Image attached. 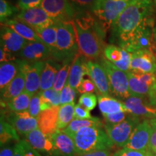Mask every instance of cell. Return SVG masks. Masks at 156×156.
<instances>
[{
  "mask_svg": "<svg viewBox=\"0 0 156 156\" xmlns=\"http://www.w3.org/2000/svg\"><path fill=\"white\" fill-rule=\"evenodd\" d=\"M79 52L90 59L101 57L106 45V30L89 12H77L73 20Z\"/></svg>",
  "mask_w": 156,
  "mask_h": 156,
  "instance_id": "obj_1",
  "label": "cell"
},
{
  "mask_svg": "<svg viewBox=\"0 0 156 156\" xmlns=\"http://www.w3.org/2000/svg\"><path fill=\"white\" fill-rule=\"evenodd\" d=\"M152 15H153L152 0H132L112 25L111 40L115 41L119 37L129 34Z\"/></svg>",
  "mask_w": 156,
  "mask_h": 156,
  "instance_id": "obj_2",
  "label": "cell"
},
{
  "mask_svg": "<svg viewBox=\"0 0 156 156\" xmlns=\"http://www.w3.org/2000/svg\"><path fill=\"white\" fill-rule=\"evenodd\" d=\"M154 22L153 15L150 16L131 33L119 37L115 41L118 43L119 47L131 54L140 50L153 52L156 50L153 35Z\"/></svg>",
  "mask_w": 156,
  "mask_h": 156,
  "instance_id": "obj_3",
  "label": "cell"
},
{
  "mask_svg": "<svg viewBox=\"0 0 156 156\" xmlns=\"http://www.w3.org/2000/svg\"><path fill=\"white\" fill-rule=\"evenodd\" d=\"M57 28L56 48L52 57L56 61H73L79 53L73 21H55Z\"/></svg>",
  "mask_w": 156,
  "mask_h": 156,
  "instance_id": "obj_4",
  "label": "cell"
},
{
  "mask_svg": "<svg viewBox=\"0 0 156 156\" xmlns=\"http://www.w3.org/2000/svg\"><path fill=\"white\" fill-rule=\"evenodd\" d=\"M73 139L77 155L95 151L109 150L114 145L105 130L99 126L83 128Z\"/></svg>",
  "mask_w": 156,
  "mask_h": 156,
  "instance_id": "obj_5",
  "label": "cell"
},
{
  "mask_svg": "<svg viewBox=\"0 0 156 156\" xmlns=\"http://www.w3.org/2000/svg\"><path fill=\"white\" fill-rule=\"evenodd\" d=\"M132 1L95 0L91 11L107 30L112 28L119 15Z\"/></svg>",
  "mask_w": 156,
  "mask_h": 156,
  "instance_id": "obj_6",
  "label": "cell"
},
{
  "mask_svg": "<svg viewBox=\"0 0 156 156\" xmlns=\"http://www.w3.org/2000/svg\"><path fill=\"white\" fill-rule=\"evenodd\" d=\"M99 61L108 75L110 93L122 100H126L131 97L127 73L115 67L104 56L101 57Z\"/></svg>",
  "mask_w": 156,
  "mask_h": 156,
  "instance_id": "obj_7",
  "label": "cell"
},
{
  "mask_svg": "<svg viewBox=\"0 0 156 156\" xmlns=\"http://www.w3.org/2000/svg\"><path fill=\"white\" fill-rule=\"evenodd\" d=\"M140 118L129 114L126 119L116 124H104V130L114 145L124 147L136 126L140 124Z\"/></svg>",
  "mask_w": 156,
  "mask_h": 156,
  "instance_id": "obj_8",
  "label": "cell"
},
{
  "mask_svg": "<svg viewBox=\"0 0 156 156\" xmlns=\"http://www.w3.org/2000/svg\"><path fill=\"white\" fill-rule=\"evenodd\" d=\"M19 69L25 77V90L31 96L38 93L40 90L41 75L44 69L45 61L29 62L25 60L17 62Z\"/></svg>",
  "mask_w": 156,
  "mask_h": 156,
  "instance_id": "obj_9",
  "label": "cell"
},
{
  "mask_svg": "<svg viewBox=\"0 0 156 156\" xmlns=\"http://www.w3.org/2000/svg\"><path fill=\"white\" fill-rule=\"evenodd\" d=\"M40 6L54 21H73L77 14L69 0H42Z\"/></svg>",
  "mask_w": 156,
  "mask_h": 156,
  "instance_id": "obj_10",
  "label": "cell"
},
{
  "mask_svg": "<svg viewBox=\"0 0 156 156\" xmlns=\"http://www.w3.org/2000/svg\"><path fill=\"white\" fill-rule=\"evenodd\" d=\"M15 18L26 24L34 30L46 28L55 24V21L48 16L41 6L21 10Z\"/></svg>",
  "mask_w": 156,
  "mask_h": 156,
  "instance_id": "obj_11",
  "label": "cell"
},
{
  "mask_svg": "<svg viewBox=\"0 0 156 156\" xmlns=\"http://www.w3.org/2000/svg\"><path fill=\"white\" fill-rule=\"evenodd\" d=\"M151 133L152 128L149 119L142 121L134 129L124 147L134 151H147Z\"/></svg>",
  "mask_w": 156,
  "mask_h": 156,
  "instance_id": "obj_12",
  "label": "cell"
},
{
  "mask_svg": "<svg viewBox=\"0 0 156 156\" xmlns=\"http://www.w3.org/2000/svg\"><path fill=\"white\" fill-rule=\"evenodd\" d=\"M5 120L16 129L17 133L25 136L38 128L37 118L31 116L28 111L8 113Z\"/></svg>",
  "mask_w": 156,
  "mask_h": 156,
  "instance_id": "obj_13",
  "label": "cell"
},
{
  "mask_svg": "<svg viewBox=\"0 0 156 156\" xmlns=\"http://www.w3.org/2000/svg\"><path fill=\"white\" fill-rule=\"evenodd\" d=\"M128 113L137 117L151 119H156V106L152 105L145 98L131 96L124 102Z\"/></svg>",
  "mask_w": 156,
  "mask_h": 156,
  "instance_id": "obj_14",
  "label": "cell"
},
{
  "mask_svg": "<svg viewBox=\"0 0 156 156\" xmlns=\"http://www.w3.org/2000/svg\"><path fill=\"white\" fill-rule=\"evenodd\" d=\"M87 75L90 76L96 86L98 95L103 96L110 95V87L107 73L104 68L99 62H95L92 60L87 62Z\"/></svg>",
  "mask_w": 156,
  "mask_h": 156,
  "instance_id": "obj_15",
  "label": "cell"
},
{
  "mask_svg": "<svg viewBox=\"0 0 156 156\" xmlns=\"http://www.w3.org/2000/svg\"><path fill=\"white\" fill-rule=\"evenodd\" d=\"M129 70L142 73H156V58L150 50H140L132 53Z\"/></svg>",
  "mask_w": 156,
  "mask_h": 156,
  "instance_id": "obj_16",
  "label": "cell"
},
{
  "mask_svg": "<svg viewBox=\"0 0 156 156\" xmlns=\"http://www.w3.org/2000/svg\"><path fill=\"white\" fill-rule=\"evenodd\" d=\"M20 57L29 62L46 61L52 57L50 48L44 43L29 41L20 51Z\"/></svg>",
  "mask_w": 156,
  "mask_h": 156,
  "instance_id": "obj_17",
  "label": "cell"
},
{
  "mask_svg": "<svg viewBox=\"0 0 156 156\" xmlns=\"http://www.w3.org/2000/svg\"><path fill=\"white\" fill-rule=\"evenodd\" d=\"M104 57L115 67L124 72L129 71L132 54L114 44L108 45L103 51Z\"/></svg>",
  "mask_w": 156,
  "mask_h": 156,
  "instance_id": "obj_18",
  "label": "cell"
},
{
  "mask_svg": "<svg viewBox=\"0 0 156 156\" xmlns=\"http://www.w3.org/2000/svg\"><path fill=\"white\" fill-rule=\"evenodd\" d=\"M28 42L10 28L1 25V48L6 51L20 52Z\"/></svg>",
  "mask_w": 156,
  "mask_h": 156,
  "instance_id": "obj_19",
  "label": "cell"
},
{
  "mask_svg": "<svg viewBox=\"0 0 156 156\" xmlns=\"http://www.w3.org/2000/svg\"><path fill=\"white\" fill-rule=\"evenodd\" d=\"M86 57L79 52L73 58L67 84L77 92L78 87L83 80V77L87 75Z\"/></svg>",
  "mask_w": 156,
  "mask_h": 156,
  "instance_id": "obj_20",
  "label": "cell"
},
{
  "mask_svg": "<svg viewBox=\"0 0 156 156\" xmlns=\"http://www.w3.org/2000/svg\"><path fill=\"white\" fill-rule=\"evenodd\" d=\"M55 153L61 156H77L75 141L63 130H57L51 135Z\"/></svg>",
  "mask_w": 156,
  "mask_h": 156,
  "instance_id": "obj_21",
  "label": "cell"
},
{
  "mask_svg": "<svg viewBox=\"0 0 156 156\" xmlns=\"http://www.w3.org/2000/svg\"><path fill=\"white\" fill-rule=\"evenodd\" d=\"M60 106H53L43 111L37 117L38 128L47 136H51L57 131L58 115Z\"/></svg>",
  "mask_w": 156,
  "mask_h": 156,
  "instance_id": "obj_22",
  "label": "cell"
},
{
  "mask_svg": "<svg viewBox=\"0 0 156 156\" xmlns=\"http://www.w3.org/2000/svg\"><path fill=\"white\" fill-rule=\"evenodd\" d=\"M25 140L37 151L44 153H55L51 136H47L39 128L25 135Z\"/></svg>",
  "mask_w": 156,
  "mask_h": 156,
  "instance_id": "obj_23",
  "label": "cell"
},
{
  "mask_svg": "<svg viewBox=\"0 0 156 156\" xmlns=\"http://www.w3.org/2000/svg\"><path fill=\"white\" fill-rule=\"evenodd\" d=\"M25 90V77L19 69L18 73L10 83L1 91L2 101L7 103L23 93Z\"/></svg>",
  "mask_w": 156,
  "mask_h": 156,
  "instance_id": "obj_24",
  "label": "cell"
},
{
  "mask_svg": "<svg viewBox=\"0 0 156 156\" xmlns=\"http://www.w3.org/2000/svg\"><path fill=\"white\" fill-rule=\"evenodd\" d=\"M61 67L62 66L55 59H48L45 61L44 69L41 75L39 92H44L46 90L53 87L56 73H58Z\"/></svg>",
  "mask_w": 156,
  "mask_h": 156,
  "instance_id": "obj_25",
  "label": "cell"
},
{
  "mask_svg": "<svg viewBox=\"0 0 156 156\" xmlns=\"http://www.w3.org/2000/svg\"><path fill=\"white\" fill-rule=\"evenodd\" d=\"M1 25H5V26L10 28L12 30H14L17 34L22 36L23 38L28 41L43 43L42 40L38 36V34H36V31L34 29L23 22H21V21L18 20L15 18L9 19L3 23H1Z\"/></svg>",
  "mask_w": 156,
  "mask_h": 156,
  "instance_id": "obj_26",
  "label": "cell"
},
{
  "mask_svg": "<svg viewBox=\"0 0 156 156\" xmlns=\"http://www.w3.org/2000/svg\"><path fill=\"white\" fill-rule=\"evenodd\" d=\"M98 102L99 109L103 115L127 112L124 103L114 98L98 95Z\"/></svg>",
  "mask_w": 156,
  "mask_h": 156,
  "instance_id": "obj_27",
  "label": "cell"
},
{
  "mask_svg": "<svg viewBox=\"0 0 156 156\" xmlns=\"http://www.w3.org/2000/svg\"><path fill=\"white\" fill-rule=\"evenodd\" d=\"M104 126L103 122L98 118L93 117L90 119H74L70 122V124L65 128L63 131L69 135L71 137H74L76 134L83 128L88 127V126H99L102 127Z\"/></svg>",
  "mask_w": 156,
  "mask_h": 156,
  "instance_id": "obj_28",
  "label": "cell"
},
{
  "mask_svg": "<svg viewBox=\"0 0 156 156\" xmlns=\"http://www.w3.org/2000/svg\"><path fill=\"white\" fill-rule=\"evenodd\" d=\"M19 71L18 64L12 62L0 65V88L3 90L10 83Z\"/></svg>",
  "mask_w": 156,
  "mask_h": 156,
  "instance_id": "obj_29",
  "label": "cell"
},
{
  "mask_svg": "<svg viewBox=\"0 0 156 156\" xmlns=\"http://www.w3.org/2000/svg\"><path fill=\"white\" fill-rule=\"evenodd\" d=\"M38 36L41 39L43 43L50 48L51 54H53L56 48V37H57V28L56 24L51 25L46 28L34 30Z\"/></svg>",
  "mask_w": 156,
  "mask_h": 156,
  "instance_id": "obj_30",
  "label": "cell"
},
{
  "mask_svg": "<svg viewBox=\"0 0 156 156\" xmlns=\"http://www.w3.org/2000/svg\"><path fill=\"white\" fill-rule=\"evenodd\" d=\"M75 107V103L60 106L58 115L57 130H64L73 120Z\"/></svg>",
  "mask_w": 156,
  "mask_h": 156,
  "instance_id": "obj_31",
  "label": "cell"
},
{
  "mask_svg": "<svg viewBox=\"0 0 156 156\" xmlns=\"http://www.w3.org/2000/svg\"><path fill=\"white\" fill-rule=\"evenodd\" d=\"M31 98L32 96L28 93L24 91L18 96L13 98L12 100L5 103H6V105L11 112H23L28 110Z\"/></svg>",
  "mask_w": 156,
  "mask_h": 156,
  "instance_id": "obj_32",
  "label": "cell"
},
{
  "mask_svg": "<svg viewBox=\"0 0 156 156\" xmlns=\"http://www.w3.org/2000/svg\"><path fill=\"white\" fill-rule=\"evenodd\" d=\"M41 112L51 108L53 106H59L60 93L51 88L44 92H41Z\"/></svg>",
  "mask_w": 156,
  "mask_h": 156,
  "instance_id": "obj_33",
  "label": "cell"
},
{
  "mask_svg": "<svg viewBox=\"0 0 156 156\" xmlns=\"http://www.w3.org/2000/svg\"><path fill=\"white\" fill-rule=\"evenodd\" d=\"M16 140L19 142L20 138L16 129L5 120L3 116H1V123H0V141L1 145H5L10 140Z\"/></svg>",
  "mask_w": 156,
  "mask_h": 156,
  "instance_id": "obj_34",
  "label": "cell"
},
{
  "mask_svg": "<svg viewBox=\"0 0 156 156\" xmlns=\"http://www.w3.org/2000/svg\"><path fill=\"white\" fill-rule=\"evenodd\" d=\"M70 61L64 62L62 64L61 68L56 73V75L54 79L53 88L54 90L60 93L66 85V83H67L68 78H69L70 69H71V65L69 63Z\"/></svg>",
  "mask_w": 156,
  "mask_h": 156,
  "instance_id": "obj_35",
  "label": "cell"
},
{
  "mask_svg": "<svg viewBox=\"0 0 156 156\" xmlns=\"http://www.w3.org/2000/svg\"><path fill=\"white\" fill-rule=\"evenodd\" d=\"M15 156H41L26 140H20L14 147Z\"/></svg>",
  "mask_w": 156,
  "mask_h": 156,
  "instance_id": "obj_36",
  "label": "cell"
},
{
  "mask_svg": "<svg viewBox=\"0 0 156 156\" xmlns=\"http://www.w3.org/2000/svg\"><path fill=\"white\" fill-rule=\"evenodd\" d=\"M19 11V9L12 5L7 0H0V20L1 23L9 20L10 17L14 15Z\"/></svg>",
  "mask_w": 156,
  "mask_h": 156,
  "instance_id": "obj_37",
  "label": "cell"
},
{
  "mask_svg": "<svg viewBox=\"0 0 156 156\" xmlns=\"http://www.w3.org/2000/svg\"><path fill=\"white\" fill-rule=\"evenodd\" d=\"M76 93L77 91L72 88L67 83V85L64 87V88L60 92V104L61 106L75 103Z\"/></svg>",
  "mask_w": 156,
  "mask_h": 156,
  "instance_id": "obj_38",
  "label": "cell"
},
{
  "mask_svg": "<svg viewBox=\"0 0 156 156\" xmlns=\"http://www.w3.org/2000/svg\"><path fill=\"white\" fill-rule=\"evenodd\" d=\"M79 104L88 111H92L97 105V96L93 93L82 94L79 98Z\"/></svg>",
  "mask_w": 156,
  "mask_h": 156,
  "instance_id": "obj_39",
  "label": "cell"
},
{
  "mask_svg": "<svg viewBox=\"0 0 156 156\" xmlns=\"http://www.w3.org/2000/svg\"><path fill=\"white\" fill-rule=\"evenodd\" d=\"M40 98H41V92L37 93L35 94L34 96L31 98L30 106H29L28 112L32 116L37 118L40 113L41 112V102H40Z\"/></svg>",
  "mask_w": 156,
  "mask_h": 156,
  "instance_id": "obj_40",
  "label": "cell"
},
{
  "mask_svg": "<svg viewBox=\"0 0 156 156\" xmlns=\"http://www.w3.org/2000/svg\"><path fill=\"white\" fill-rule=\"evenodd\" d=\"M77 12H85L87 9H92L95 0H69Z\"/></svg>",
  "mask_w": 156,
  "mask_h": 156,
  "instance_id": "obj_41",
  "label": "cell"
},
{
  "mask_svg": "<svg viewBox=\"0 0 156 156\" xmlns=\"http://www.w3.org/2000/svg\"><path fill=\"white\" fill-rule=\"evenodd\" d=\"M129 114V113L128 112H119L113 114L103 115V116L104 118L105 124H116L126 119Z\"/></svg>",
  "mask_w": 156,
  "mask_h": 156,
  "instance_id": "obj_42",
  "label": "cell"
},
{
  "mask_svg": "<svg viewBox=\"0 0 156 156\" xmlns=\"http://www.w3.org/2000/svg\"><path fill=\"white\" fill-rule=\"evenodd\" d=\"M95 91H97L96 86H95L94 83L89 79H83L77 90V92L81 93V94L93 93Z\"/></svg>",
  "mask_w": 156,
  "mask_h": 156,
  "instance_id": "obj_43",
  "label": "cell"
},
{
  "mask_svg": "<svg viewBox=\"0 0 156 156\" xmlns=\"http://www.w3.org/2000/svg\"><path fill=\"white\" fill-rule=\"evenodd\" d=\"M149 122L152 128V133L148 151L156 155V119H149Z\"/></svg>",
  "mask_w": 156,
  "mask_h": 156,
  "instance_id": "obj_44",
  "label": "cell"
},
{
  "mask_svg": "<svg viewBox=\"0 0 156 156\" xmlns=\"http://www.w3.org/2000/svg\"><path fill=\"white\" fill-rule=\"evenodd\" d=\"M148 151H134V150L122 148L114 153L112 156H147Z\"/></svg>",
  "mask_w": 156,
  "mask_h": 156,
  "instance_id": "obj_45",
  "label": "cell"
},
{
  "mask_svg": "<svg viewBox=\"0 0 156 156\" xmlns=\"http://www.w3.org/2000/svg\"><path fill=\"white\" fill-rule=\"evenodd\" d=\"M74 118L80 119H93V117L91 116L90 111L78 103L75 107Z\"/></svg>",
  "mask_w": 156,
  "mask_h": 156,
  "instance_id": "obj_46",
  "label": "cell"
},
{
  "mask_svg": "<svg viewBox=\"0 0 156 156\" xmlns=\"http://www.w3.org/2000/svg\"><path fill=\"white\" fill-rule=\"evenodd\" d=\"M41 2L42 0H18L17 8L20 10L34 8L40 6Z\"/></svg>",
  "mask_w": 156,
  "mask_h": 156,
  "instance_id": "obj_47",
  "label": "cell"
},
{
  "mask_svg": "<svg viewBox=\"0 0 156 156\" xmlns=\"http://www.w3.org/2000/svg\"><path fill=\"white\" fill-rule=\"evenodd\" d=\"M15 60V56L9 52L6 51L1 48L0 49V62L2 63H7V62H12Z\"/></svg>",
  "mask_w": 156,
  "mask_h": 156,
  "instance_id": "obj_48",
  "label": "cell"
},
{
  "mask_svg": "<svg viewBox=\"0 0 156 156\" xmlns=\"http://www.w3.org/2000/svg\"><path fill=\"white\" fill-rule=\"evenodd\" d=\"M77 156H111V153L109 150H100V151H95L84 153Z\"/></svg>",
  "mask_w": 156,
  "mask_h": 156,
  "instance_id": "obj_49",
  "label": "cell"
},
{
  "mask_svg": "<svg viewBox=\"0 0 156 156\" xmlns=\"http://www.w3.org/2000/svg\"><path fill=\"white\" fill-rule=\"evenodd\" d=\"M0 156H15L14 149H12L11 147H4L1 150Z\"/></svg>",
  "mask_w": 156,
  "mask_h": 156,
  "instance_id": "obj_50",
  "label": "cell"
},
{
  "mask_svg": "<svg viewBox=\"0 0 156 156\" xmlns=\"http://www.w3.org/2000/svg\"><path fill=\"white\" fill-rule=\"evenodd\" d=\"M155 6H156V0H155ZM153 35H154V41H155V47H156V15L155 17V22H154Z\"/></svg>",
  "mask_w": 156,
  "mask_h": 156,
  "instance_id": "obj_51",
  "label": "cell"
},
{
  "mask_svg": "<svg viewBox=\"0 0 156 156\" xmlns=\"http://www.w3.org/2000/svg\"><path fill=\"white\" fill-rule=\"evenodd\" d=\"M115 1H132V0H115Z\"/></svg>",
  "mask_w": 156,
  "mask_h": 156,
  "instance_id": "obj_52",
  "label": "cell"
}]
</instances>
